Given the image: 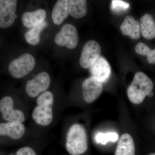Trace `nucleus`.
I'll use <instances>...</instances> for the list:
<instances>
[{"mask_svg": "<svg viewBox=\"0 0 155 155\" xmlns=\"http://www.w3.org/2000/svg\"><path fill=\"white\" fill-rule=\"evenodd\" d=\"M25 131V127L21 123L8 122L0 124L1 135L8 136L14 139L21 138Z\"/></svg>", "mask_w": 155, "mask_h": 155, "instance_id": "ddd939ff", "label": "nucleus"}, {"mask_svg": "<svg viewBox=\"0 0 155 155\" xmlns=\"http://www.w3.org/2000/svg\"><path fill=\"white\" fill-rule=\"evenodd\" d=\"M17 1H0V27L8 28L14 23L17 16L16 14Z\"/></svg>", "mask_w": 155, "mask_h": 155, "instance_id": "6e6552de", "label": "nucleus"}, {"mask_svg": "<svg viewBox=\"0 0 155 155\" xmlns=\"http://www.w3.org/2000/svg\"><path fill=\"white\" fill-rule=\"evenodd\" d=\"M14 101L11 97H4L0 101V111L3 119L9 122L22 123L25 121L24 114L22 111L13 109Z\"/></svg>", "mask_w": 155, "mask_h": 155, "instance_id": "1a4fd4ad", "label": "nucleus"}, {"mask_svg": "<svg viewBox=\"0 0 155 155\" xmlns=\"http://www.w3.org/2000/svg\"><path fill=\"white\" fill-rule=\"evenodd\" d=\"M122 34L134 40L138 39L141 35V28L138 21L132 16H127L120 25Z\"/></svg>", "mask_w": 155, "mask_h": 155, "instance_id": "f8f14e48", "label": "nucleus"}, {"mask_svg": "<svg viewBox=\"0 0 155 155\" xmlns=\"http://www.w3.org/2000/svg\"><path fill=\"white\" fill-rule=\"evenodd\" d=\"M66 148L71 155H80L86 152L87 149V138L83 125L74 124L67 132Z\"/></svg>", "mask_w": 155, "mask_h": 155, "instance_id": "f03ea898", "label": "nucleus"}, {"mask_svg": "<svg viewBox=\"0 0 155 155\" xmlns=\"http://www.w3.org/2000/svg\"><path fill=\"white\" fill-rule=\"evenodd\" d=\"M136 52L139 54L147 56V60L150 64H155V48L151 50L143 43H139L135 48Z\"/></svg>", "mask_w": 155, "mask_h": 155, "instance_id": "aec40b11", "label": "nucleus"}, {"mask_svg": "<svg viewBox=\"0 0 155 155\" xmlns=\"http://www.w3.org/2000/svg\"><path fill=\"white\" fill-rule=\"evenodd\" d=\"M153 95V93L152 92H150L149 94L148 95V96L149 97H151Z\"/></svg>", "mask_w": 155, "mask_h": 155, "instance_id": "b1692460", "label": "nucleus"}, {"mask_svg": "<svg viewBox=\"0 0 155 155\" xmlns=\"http://www.w3.org/2000/svg\"><path fill=\"white\" fill-rule=\"evenodd\" d=\"M35 61L29 54H24L12 61L9 64V72L15 78H22L33 70Z\"/></svg>", "mask_w": 155, "mask_h": 155, "instance_id": "20e7f679", "label": "nucleus"}, {"mask_svg": "<svg viewBox=\"0 0 155 155\" xmlns=\"http://www.w3.org/2000/svg\"><path fill=\"white\" fill-rule=\"evenodd\" d=\"M46 17L43 9H38L33 12H26L22 14L21 20L23 25L27 28L35 27L45 21Z\"/></svg>", "mask_w": 155, "mask_h": 155, "instance_id": "4468645a", "label": "nucleus"}, {"mask_svg": "<svg viewBox=\"0 0 155 155\" xmlns=\"http://www.w3.org/2000/svg\"><path fill=\"white\" fill-rule=\"evenodd\" d=\"M54 41L58 45L66 46L70 49L75 48L78 41L77 29L71 24H65L56 34Z\"/></svg>", "mask_w": 155, "mask_h": 155, "instance_id": "39448f33", "label": "nucleus"}, {"mask_svg": "<svg viewBox=\"0 0 155 155\" xmlns=\"http://www.w3.org/2000/svg\"><path fill=\"white\" fill-rule=\"evenodd\" d=\"M135 152L132 137L127 133L122 134L117 144L115 155H135Z\"/></svg>", "mask_w": 155, "mask_h": 155, "instance_id": "2eb2a0df", "label": "nucleus"}, {"mask_svg": "<svg viewBox=\"0 0 155 155\" xmlns=\"http://www.w3.org/2000/svg\"><path fill=\"white\" fill-rule=\"evenodd\" d=\"M47 25V22L44 21L26 32L25 34V38L27 43L31 45L38 44L40 41V34Z\"/></svg>", "mask_w": 155, "mask_h": 155, "instance_id": "6ab92c4d", "label": "nucleus"}, {"mask_svg": "<svg viewBox=\"0 0 155 155\" xmlns=\"http://www.w3.org/2000/svg\"><path fill=\"white\" fill-rule=\"evenodd\" d=\"M54 97L52 94L46 91L37 99V106L32 112V119L37 124L42 126L49 125L53 120L52 107Z\"/></svg>", "mask_w": 155, "mask_h": 155, "instance_id": "7ed1b4c3", "label": "nucleus"}, {"mask_svg": "<svg viewBox=\"0 0 155 155\" xmlns=\"http://www.w3.org/2000/svg\"><path fill=\"white\" fill-rule=\"evenodd\" d=\"M155 155V153H153L150 154V155Z\"/></svg>", "mask_w": 155, "mask_h": 155, "instance_id": "393cba45", "label": "nucleus"}, {"mask_svg": "<svg viewBox=\"0 0 155 155\" xmlns=\"http://www.w3.org/2000/svg\"><path fill=\"white\" fill-rule=\"evenodd\" d=\"M130 5L129 3L122 1L114 0L111 4V8L114 12H119L126 11L129 8Z\"/></svg>", "mask_w": 155, "mask_h": 155, "instance_id": "4be33fe9", "label": "nucleus"}, {"mask_svg": "<svg viewBox=\"0 0 155 155\" xmlns=\"http://www.w3.org/2000/svg\"><path fill=\"white\" fill-rule=\"evenodd\" d=\"M84 100L91 104L96 100L102 92L103 83L95 78H88L84 81L82 84Z\"/></svg>", "mask_w": 155, "mask_h": 155, "instance_id": "9d476101", "label": "nucleus"}, {"mask_svg": "<svg viewBox=\"0 0 155 155\" xmlns=\"http://www.w3.org/2000/svg\"><path fill=\"white\" fill-rule=\"evenodd\" d=\"M153 88V84L150 78L143 72H138L127 88V96L131 103L139 104L143 102Z\"/></svg>", "mask_w": 155, "mask_h": 155, "instance_id": "f257e3e1", "label": "nucleus"}, {"mask_svg": "<svg viewBox=\"0 0 155 155\" xmlns=\"http://www.w3.org/2000/svg\"><path fill=\"white\" fill-rule=\"evenodd\" d=\"M68 9L71 16L76 19H80L87 14V2L85 0H69Z\"/></svg>", "mask_w": 155, "mask_h": 155, "instance_id": "a211bd4d", "label": "nucleus"}, {"mask_svg": "<svg viewBox=\"0 0 155 155\" xmlns=\"http://www.w3.org/2000/svg\"><path fill=\"white\" fill-rule=\"evenodd\" d=\"M51 83V78L47 72L38 74L33 79L27 81L25 86L26 93L31 97H35L41 92L46 91Z\"/></svg>", "mask_w": 155, "mask_h": 155, "instance_id": "0eeeda50", "label": "nucleus"}, {"mask_svg": "<svg viewBox=\"0 0 155 155\" xmlns=\"http://www.w3.org/2000/svg\"><path fill=\"white\" fill-rule=\"evenodd\" d=\"M119 139L118 134L115 132L107 133H98L96 134L95 140L97 143L107 144L108 142H116Z\"/></svg>", "mask_w": 155, "mask_h": 155, "instance_id": "412c9836", "label": "nucleus"}, {"mask_svg": "<svg viewBox=\"0 0 155 155\" xmlns=\"http://www.w3.org/2000/svg\"><path fill=\"white\" fill-rule=\"evenodd\" d=\"M101 53V48L97 42L92 40L87 42L81 54V67L83 69L90 68L99 58Z\"/></svg>", "mask_w": 155, "mask_h": 155, "instance_id": "423d86ee", "label": "nucleus"}, {"mask_svg": "<svg viewBox=\"0 0 155 155\" xmlns=\"http://www.w3.org/2000/svg\"><path fill=\"white\" fill-rule=\"evenodd\" d=\"M90 72L92 77L104 83L108 80L110 75V67L104 58L100 57L90 67Z\"/></svg>", "mask_w": 155, "mask_h": 155, "instance_id": "9b49d317", "label": "nucleus"}, {"mask_svg": "<svg viewBox=\"0 0 155 155\" xmlns=\"http://www.w3.org/2000/svg\"><path fill=\"white\" fill-rule=\"evenodd\" d=\"M69 14L68 1L59 0L54 6L52 11L53 22L56 25H61L68 17Z\"/></svg>", "mask_w": 155, "mask_h": 155, "instance_id": "dca6fc26", "label": "nucleus"}, {"mask_svg": "<svg viewBox=\"0 0 155 155\" xmlns=\"http://www.w3.org/2000/svg\"><path fill=\"white\" fill-rule=\"evenodd\" d=\"M16 155H36L34 151L29 147L21 148L16 153Z\"/></svg>", "mask_w": 155, "mask_h": 155, "instance_id": "5701e85b", "label": "nucleus"}, {"mask_svg": "<svg viewBox=\"0 0 155 155\" xmlns=\"http://www.w3.org/2000/svg\"><path fill=\"white\" fill-rule=\"evenodd\" d=\"M140 26L142 36L147 40L152 39L155 37V22L152 16L145 14L140 20Z\"/></svg>", "mask_w": 155, "mask_h": 155, "instance_id": "f3484780", "label": "nucleus"}]
</instances>
